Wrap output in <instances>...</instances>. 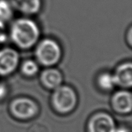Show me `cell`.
<instances>
[{"mask_svg": "<svg viewBox=\"0 0 132 132\" xmlns=\"http://www.w3.org/2000/svg\"><path fill=\"white\" fill-rule=\"evenodd\" d=\"M8 35L16 48L28 51L34 48L40 40L41 31L36 21L24 16L12 21Z\"/></svg>", "mask_w": 132, "mask_h": 132, "instance_id": "obj_1", "label": "cell"}, {"mask_svg": "<svg viewBox=\"0 0 132 132\" xmlns=\"http://www.w3.org/2000/svg\"><path fill=\"white\" fill-rule=\"evenodd\" d=\"M35 60L43 68L55 67L63 57V48L55 38H40L34 46Z\"/></svg>", "mask_w": 132, "mask_h": 132, "instance_id": "obj_2", "label": "cell"}, {"mask_svg": "<svg viewBox=\"0 0 132 132\" xmlns=\"http://www.w3.org/2000/svg\"><path fill=\"white\" fill-rule=\"evenodd\" d=\"M53 91L51 103L56 112L68 114L75 109L78 103V96L72 87L63 84Z\"/></svg>", "mask_w": 132, "mask_h": 132, "instance_id": "obj_3", "label": "cell"}, {"mask_svg": "<svg viewBox=\"0 0 132 132\" xmlns=\"http://www.w3.org/2000/svg\"><path fill=\"white\" fill-rule=\"evenodd\" d=\"M20 55L16 48L4 47L0 49V76L12 75L19 68Z\"/></svg>", "mask_w": 132, "mask_h": 132, "instance_id": "obj_4", "label": "cell"}, {"mask_svg": "<svg viewBox=\"0 0 132 132\" xmlns=\"http://www.w3.org/2000/svg\"><path fill=\"white\" fill-rule=\"evenodd\" d=\"M10 110L16 118L26 120L34 118L37 114L38 106L31 99L21 97L11 102Z\"/></svg>", "mask_w": 132, "mask_h": 132, "instance_id": "obj_5", "label": "cell"}, {"mask_svg": "<svg viewBox=\"0 0 132 132\" xmlns=\"http://www.w3.org/2000/svg\"><path fill=\"white\" fill-rule=\"evenodd\" d=\"M116 124L112 116L106 112H99L89 119L88 132H115Z\"/></svg>", "mask_w": 132, "mask_h": 132, "instance_id": "obj_6", "label": "cell"}, {"mask_svg": "<svg viewBox=\"0 0 132 132\" xmlns=\"http://www.w3.org/2000/svg\"><path fill=\"white\" fill-rule=\"evenodd\" d=\"M116 86L129 89L132 86V63L130 60L120 63L112 72Z\"/></svg>", "mask_w": 132, "mask_h": 132, "instance_id": "obj_7", "label": "cell"}, {"mask_svg": "<svg viewBox=\"0 0 132 132\" xmlns=\"http://www.w3.org/2000/svg\"><path fill=\"white\" fill-rule=\"evenodd\" d=\"M39 73L40 84L46 89L53 90L63 85V73L55 67L45 68Z\"/></svg>", "mask_w": 132, "mask_h": 132, "instance_id": "obj_8", "label": "cell"}, {"mask_svg": "<svg viewBox=\"0 0 132 132\" xmlns=\"http://www.w3.org/2000/svg\"><path fill=\"white\" fill-rule=\"evenodd\" d=\"M112 104L116 112L128 114L131 111L132 95L130 91L122 89L117 91L112 97Z\"/></svg>", "mask_w": 132, "mask_h": 132, "instance_id": "obj_9", "label": "cell"}, {"mask_svg": "<svg viewBox=\"0 0 132 132\" xmlns=\"http://www.w3.org/2000/svg\"><path fill=\"white\" fill-rule=\"evenodd\" d=\"M14 11L23 16H32L38 14L42 9V0H9Z\"/></svg>", "mask_w": 132, "mask_h": 132, "instance_id": "obj_10", "label": "cell"}, {"mask_svg": "<svg viewBox=\"0 0 132 132\" xmlns=\"http://www.w3.org/2000/svg\"><path fill=\"white\" fill-rule=\"evenodd\" d=\"M96 84L99 89L104 92L111 91L116 86L112 72L108 71H102L97 75Z\"/></svg>", "mask_w": 132, "mask_h": 132, "instance_id": "obj_11", "label": "cell"}, {"mask_svg": "<svg viewBox=\"0 0 132 132\" xmlns=\"http://www.w3.org/2000/svg\"><path fill=\"white\" fill-rule=\"evenodd\" d=\"M39 64L34 59H26L20 63L19 68L21 75L28 78H31L40 72Z\"/></svg>", "mask_w": 132, "mask_h": 132, "instance_id": "obj_12", "label": "cell"}, {"mask_svg": "<svg viewBox=\"0 0 132 132\" xmlns=\"http://www.w3.org/2000/svg\"><path fill=\"white\" fill-rule=\"evenodd\" d=\"M14 9L9 0H0V21L6 23L12 19Z\"/></svg>", "mask_w": 132, "mask_h": 132, "instance_id": "obj_13", "label": "cell"}, {"mask_svg": "<svg viewBox=\"0 0 132 132\" xmlns=\"http://www.w3.org/2000/svg\"><path fill=\"white\" fill-rule=\"evenodd\" d=\"M8 38H9V35L6 29V23L0 21V45H2L6 43Z\"/></svg>", "mask_w": 132, "mask_h": 132, "instance_id": "obj_14", "label": "cell"}, {"mask_svg": "<svg viewBox=\"0 0 132 132\" xmlns=\"http://www.w3.org/2000/svg\"><path fill=\"white\" fill-rule=\"evenodd\" d=\"M126 43L129 46V48L132 47V27L129 26L126 33Z\"/></svg>", "mask_w": 132, "mask_h": 132, "instance_id": "obj_15", "label": "cell"}, {"mask_svg": "<svg viewBox=\"0 0 132 132\" xmlns=\"http://www.w3.org/2000/svg\"><path fill=\"white\" fill-rule=\"evenodd\" d=\"M7 92H8V89H7L6 85L3 82L0 81V100L6 97V95H7Z\"/></svg>", "mask_w": 132, "mask_h": 132, "instance_id": "obj_16", "label": "cell"}, {"mask_svg": "<svg viewBox=\"0 0 132 132\" xmlns=\"http://www.w3.org/2000/svg\"><path fill=\"white\" fill-rule=\"evenodd\" d=\"M115 132H130V131L127 128H126V127L121 126V127L116 128Z\"/></svg>", "mask_w": 132, "mask_h": 132, "instance_id": "obj_17", "label": "cell"}]
</instances>
